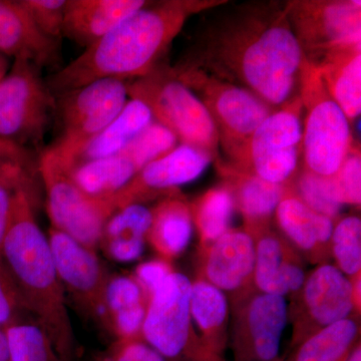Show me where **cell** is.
<instances>
[{"label":"cell","mask_w":361,"mask_h":361,"mask_svg":"<svg viewBox=\"0 0 361 361\" xmlns=\"http://www.w3.org/2000/svg\"><path fill=\"white\" fill-rule=\"evenodd\" d=\"M305 63L285 4H262L238 11L211 30L201 61L190 63L281 108L298 97Z\"/></svg>","instance_id":"6da1fadb"},{"label":"cell","mask_w":361,"mask_h":361,"mask_svg":"<svg viewBox=\"0 0 361 361\" xmlns=\"http://www.w3.org/2000/svg\"><path fill=\"white\" fill-rule=\"evenodd\" d=\"M148 4L56 71L47 84L51 92L61 94L104 78L126 82L145 77L155 70L193 14L222 2L168 0Z\"/></svg>","instance_id":"7a4b0ae2"},{"label":"cell","mask_w":361,"mask_h":361,"mask_svg":"<svg viewBox=\"0 0 361 361\" xmlns=\"http://www.w3.org/2000/svg\"><path fill=\"white\" fill-rule=\"evenodd\" d=\"M30 184L21 185L14 195L0 255L28 312L51 339L59 361H75L77 341L65 289L56 272L49 239L35 219Z\"/></svg>","instance_id":"3957f363"},{"label":"cell","mask_w":361,"mask_h":361,"mask_svg":"<svg viewBox=\"0 0 361 361\" xmlns=\"http://www.w3.org/2000/svg\"><path fill=\"white\" fill-rule=\"evenodd\" d=\"M130 99H139L154 121L172 130L182 144L218 157L219 135L200 99L176 77L172 68H159L127 84Z\"/></svg>","instance_id":"277c9868"},{"label":"cell","mask_w":361,"mask_h":361,"mask_svg":"<svg viewBox=\"0 0 361 361\" xmlns=\"http://www.w3.org/2000/svg\"><path fill=\"white\" fill-rule=\"evenodd\" d=\"M172 71L206 106L217 128L219 142L236 163L252 135L275 110L248 90L193 63Z\"/></svg>","instance_id":"5b68a950"},{"label":"cell","mask_w":361,"mask_h":361,"mask_svg":"<svg viewBox=\"0 0 361 361\" xmlns=\"http://www.w3.org/2000/svg\"><path fill=\"white\" fill-rule=\"evenodd\" d=\"M299 92L305 111L302 128L305 170L332 177L353 146L348 118L330 96L317 66L307 61Z\"/></svg>","instance_id":"8992f818"},{"label":"cell","mask_w":361,"mask_h":361,"mask_svg":"<svg viewBox=\"0 0 361 361\" xmlns=\"http://www.w3.org/2000/svg\"><path fill=\"white\" fill-rule=\"evenodd\" d=\"M39 70L16 59L0 80V144L30 153L44 142L56 99Z\"/></svg>","instance_id":"52a82bcc"},{"label":"cell","mask_w":361,"mask_h":361,"mask_svg":"<svg viewBox=\"0 0 361 361\" xmlns=\"http://www.w3.org/2000/svg\"><path fill=\"white\" fill-rule=\"evenodd\" d=\"M39 170L51 228L96 250L104 224L116 212L111 198H94L85 193L51 149L42 152Z\"/></svg>","instance_id":"ba28073f"},{"label":"cell","mask_w":361,"mask_h":361,"mask_svg":"<svg viewBox=\"0 0 361 361\" xmlns=\"http://www.w3.org/2000/svg\"><path fill=\"white\" fill-rule=\"evenodd\" d=\"M127 82L113 78L94 80L63 92L56 103L61 135L51 147L52 153L66 163L113 122L128 103Z\"/></svg>","instance_id":"9c48e42d"},{"label":"cell","mask_w":361,"mask_h":361,"mask_svg":"<svg viewBox=\"0 0 361 361\" xmlns=\"http://www.w3.org/2000/svg\"><path fill=\"white\" fill-rule=\"evenodd\" d=\"M192 282L173 272L149 296L142 337L166 361H193L207 350L192 327Z\"/></svg>","instance_id":"30bf717a"},{"label":"cell","mask_w":361,"mask_h":361,"mask_svg":"<svg viewBox=\"0 0 361 361\" xmlns=\"http://www.w3.org/2000/svg\"><path fill=\"white\" fill-rule=\"evenodd\" d=\"M302 111L298 96L273 111L252 135L233 169L288 185L302 153Z\"/></svg>","instance_id":"8fae6325"},{"label":"cell","mask_w":361,"mask_h":361,"mask_svg":"<svg viewBox=\"0 0 361 361\" xmlns=\"http://www.w3.org/2000/svg\"><path fill=\"white\" fill-rule=\"evenodd\" d=\"M285 7L306 61L313 65L329 52L361 45L360 1H291Z\"/></svg>","instance_id":"7c38bea8"},{"label":"cell","mask_w":361,"mask_h":361,"mask_svg":"<svg viewBox=\"0 0 361 361\" xmlns=\"http://www.w3.org/2000/svg\"><path fill=\"white\" fill-rule=\"evenodd\" d=\"M47 239L66 295L82 314L97 319L101 313L109 274L96 250L54 228L49 229Z\"/></svg>","instance_id":"4fadbf2b"},{"label":"cell","mask_w":361,"mask_h":361,"mask_svg":"<svg viewBox=\"0 0 361 361\" xmlns=\"http://www.w3.org/2000/svg\"><path fill=\"white\" fill-rule=\"evenodd\" d=\"M288 319L285 297L259 293L245 300L235 323V361H277Z\"/></svg>","instance_id":"5bb4252c"},{"label":"cell","mask_w":361,"mask_h":361,"mask_svg":"<svg viewBox=\"0 0 361 361\" xmlns=\"http://www.w3.org/2000/svg\"><path fill=\"white\" fill-rule=\"evenodd\" d=\"M213 160L207 152L180 144L167 155L142 168L111 197L115 210L177 192L180 186L198 179Z\"/></svg>","instance_id":"9a60e30c"},{"label":"cell","mask_w":361,"mask_h":361,"mask_svg":"<svg viewBox=\"0 0 361 361\" xmlns=\"http://www.w3.org/2000/svg\"><path fill=\"white\" fill-rule=\"evenodd\" d=\"M255 238L246 230H231L207 246L203 273L223 292L241 291L253 280Z\"/></svg>","instance_id":"2e32d148"},{"label":"cell","mask_w":361,"mask_h":361,"mask_svg":"<svg viewBox=\"0 0 361 361\" xmlns=\"http://www.w3.org/2000/svg\"><path fill=\"white\" fill-rule=\"evenodd\" d=\"M0 54L42 68L58 63L59 40L40 32L20 0H0Z\"/></svg>","instance_id":"e0dca14e"},{"label":"cell","mask_w":361,"mask_h":361,"mask_svg":"<svg viewBox=\"0 0 361 361\" xmlns=\"http://www.w3.org/2000/svg\"><path fill=\"white\" fill-rule=\"evenodd\" d=\"M301 295L305 315L316 330L346 319L355 308L353 280L334 265L322 264L312 271Z\"/></svg>","instance_id":"ac0fdd59"},{"label":"cell","mask_w":361,"mask_h":361,"mask_svg":"<svg viewBox=\"0 0 361 361\" xmlns=\"http://www.w3.org/2000/svg\"><path fill=\"white\" fill-rule=\"evenodd\" d=\"M147 4L144 0H68L63 35L87 49Z\"/></svg>","instance_id":"d6986e66"},{"label":"cell","mask_w":361,"mask_h":361,"mask_svg":"<svg viewBox=\"0 0 361 361\" xmlns=\"http://www.w3.org/2000/svg\"><path fill=\"white\" fill-rule=\"evenodd\" d=\"M255 237L253 281L258 290L283 297L300 291L305 273L290 247L272 232L262 231Z\"/></svg>","instance_id":"ffe728a7"},{"label":"cell","mask_w":361,"mask_h":361,"mask_svg":"<svg viewBox=\"0 0 361 361\" xmlns=\"http://www.w3.org/2000/svg\"><path fill=\"white\" fill-rule=\"evenodd\" d=\"M222 171L227 175V186L231 190L235 205L245 220L246 231L255 237L264 231L289 186L273 184L231 167L222 168Z\"/></svg>","instance_id":"44dd1931"},{"label":"cell","mask_w":361,"mask_h":361,"mask_svg":"<svg viewBox=\"0 0 361 361\" xmlns=\"http://www.w3.org/2000/svg\"><path fill=\"white\" fill-rule=\"evenodd\" d=\"M151 223V209L142 204L123 207L106 221L97 247L115 262L137 260L144 252Z\"/></svg>","instance_id":"7402d4cb"},{"label":"cell","mask_w":361,"mask_h":361,"mask_svg":"<svg viewBox=\"0 0 361 361\" xmlns=\"http://www.w3.org/2000/svg\"><path fill=\"white\" fill-rule=\"evenodd\" d=\"M151 211L152 223L147 241L161 259L171 262L186 250L191 241V206L177 191L165 196Z\"/></svg>","instance_id":"603a6c76"},{"label":"cell","mask_w":361,"mask_h":361,"mask_svg":"<svg viewBox=\"0 0 361 361\" xmlns=\"http://www.w3.org/2000/svg\"><path fill=\"white\" fill-rule=\"evenodd\" d=\"M314 66L349 122L355 120L361 111V45L329 52Z\"/></svg>","instance_id":"cb8c5ba5"},{"label":"cell","mask_w":361,"mask_h":361,"mask_svg":"<svg viewBox=\"0 0 361 361\" xmlns=\"http://www.w3.org/2000/svg\"><path fill=\"white\" fill-rule=\"evenodd\" d=\"M275 215L280 229L299 250L317 253L330 245L334 220L311 210L289 187Z\"/></svg>","instance_id":"d4e9b609"},{"label":"cell","mask_w":361,"mask_h":361,"mask_svg":"<svg viewBox=\"0 0 361 361\" xmlns=\"http://www.w3.org/2000/svg\"><path fill=\"white\" fill-rule=\"evenodd\" d=\"M153 122L148 106L139 99H130L113 122L90 140L70 161H59L63 166H68L115 156Z\"/></svg>","instance_id":"484cf974"},{"label":"cell","mask_w":361,"mask_h":361,"mask_svg":"<svg viewBox=\"0 0 361 361\" xmlns=\"http://www.w3.org/2000/svg\"><path fill=\"white\" fill-rule=\"evenodd\" d=\"M190 310L197 325L202 346L210 353L223 355L226 345L229 305L224 292L199 278L192 282Z\"/></svg>","instance_id":"4316f807"},{"label":"cell","mask_w":361,"mask_h":361,"mask_svg":"<svg viewBox=\"0 0 361 361\" xmlns=\"http://www.w3.org/2000/svg\"><path fill=\"white\" fill-rule=\"evenodd\" d=\"M63 167L85 193L101 199H109L118 193L137 173L132 161L122 154Z\"/></svg>","instance_id":"83f0119b"},{"label":"cell","mask_w":361,"mask_h":361,"mask_svg":"<svg viewBox=\"0 0 361 361\" xmlns=\"http://www.w3.org/2000/svg\"><path fill=\"white\" fill-rule=\"evenodd\" d=\"M360 326L346 318L316 330L284 361H341L357 343Z\"/></svg>","instance_id":"f1b7e54d"},{"label":"cell","mask_w":361,"mask_h":361,"mask_svg":"<svg viewBox=\"0 0 361 361\" xmlns=\"http://www.w3.org/2000/svg\"><path fill=\"white\" fill-rule=\"evenodd\" d=\"M190 206L202 245H210L229 231L236 205L227 185L209 190Z\"/></svg>","instance_id":"f546056e"},{"label":"cell","mask_w":361,"mask_h":361,"mask_svg":"<svg viewBox=\"0 0 361 361\" xmlns=\"http://www.w3.org/2000/svg\"><path fill=\"white\" fill-rule=\"evenodd\" d=\"M6 332L11 361H59L51 339L35 320L16 323Z\"/></svg>","instance_id":"4dcf8cb0"},{"label":"cell","mask_w":361,"mask_h":361,"mask_svg":"<svg viewBox=\"0 0 361 361\" xmlns=\"http://www.w3.org/2000/svg\"><path fill=\"white\" fill-rule=\"evenodd\" d=\"M148 305V298L134 276L109 275L104 287L99 320L106 326L118 316Z\"/></svg>","instance_id":"1f68e13d"},{"label":"cell","mask_w":361,"mask_h":361,"mask_svg":"<svg viewBox=\"0 0 361 361\" xmlns=\"http://www.w3.org/2000/svg\"><path fill=\"white\" fill-rule=\"evenodd\" d=\"M178 142L179 140L172 130L154 121L118 154L129 159L139 172L152 161L172 152Z\"/></svg>","instance_id":"d6a6232c"},{"label":"cell","mask_w":361,"mask_h":361,"mask_svg":"<svg viewBox=\"0 0 361 361\" xmlns=\"http://www.w3.org/2000/svg\"><path fill=\"white\" fill-rule=\"evenodd\" d=\"M332 254L336 267L345 276L356 277L361 269V221L356 216H348L337 223L332 232Z\"/></svg>","instance_id":"836d02e7"},{"label":"cell","mask_w":361,"mask_h":361,"mask_svg":"<svg viewBox=\"0 0 361 361\" xmlns=\"http://www.w3.org/2000/svg\"><path fill=\"white\" fill-rule=\"evenodd\" d=\"M295 192L308 208L334 220L338 217L342 205L337 200L331 177L313 174L304 170L297 180Z\"/></svg>","instance_id":"e575fe53"},{"label":"cell","mask_w":361,"mask_h":361,"mask_svg":"<svg viewBox=\"0 0 361 361\" xmlns=\"http://www.w3.org/2000/svg\"><path fill=\"white\" fill-rule=\"evenodd\" d=\"M32 183L30 160L14 161L0 169V249L8 226L16 190Z\"/></svg>","instance_id":"d590c367"},{"label":"cell","mask_w":361,"mask_h":361,"mask_svg":"<svg viewBox=\"0 0 361 361\" xmlns=\"http://www.w3.org/2000/svg\"><path fill=\"white\" fill-rule=\"evenodd\" d=\"M337 200L343 205L360 206L361 202L360 149L353 145L336 175L331 177Z\"/></svg>","instance_id":"8d00e7d4"},{"label":"cell","mask_w":361,"mask_h":361,"mask_svg":"<svg viewBox=\"0 0 361 361\" xmlns=\"http://www.w3.org/2000/svg\"><path fill=\"white\" fill-rule=\"evenodd\" d=\"M30 319L35 320L0 255V327L6 329L16 323Z\"/></svg>","instance_id":"74e56055"},{"label":"cell","mask_w":361,"mask_h":361,"mask_svg":"<svg viewBox=\"0 0 361 361\" xmlns=\"http://www.w3.org/2000/svg\"><path fill=\"white\" fill-rule=\"evenodd\" d=\"M37 28L49 39L63 35L68 0H20Z\"/></svg>","instance_id":"f35d334b"},{"label":"cell","mask_w":361,"mask_h":361,"mask_svg":"<svg viewBox=\"0 0 361 361\" xmlns=\"http://www.w3.org/2000/svg\"><path fill=\"white\" fill-rule=\"evenodd\" d=\"M97 361H166L144 339L116 341Z\"/></svg>","instance_id":"ab89813d"},{"label":"cell","mask_w":361,"mask_h":361,"mask_svg":"<svg viewBox=\"0 0 361 361\" xmlns=\"http://www.w3.org/2000/svg\"><path fill=\"white\" fill-rule=\"evenodd\" d=\"M174 272L171 263L164 259L147 261L135 268L134 278L144 291L147 298L153 294L166 278Z\"/></svg>","instance_id":"60d3db41"},{"label":"cell","mask_w":361,"mask_h":361,"mask_svg":"<svg viewBox=\"0 0 361 361\" xmlns=\"http://www.w3.org/2000/svg\"><path fill=\"white\" fill-rule=\"evenodd\" d=\"M20 153L18 149L0 144V169L11 161L20 159Z\"/></svg>","instance_id":"b9f144b4"},{"label":"cell","mask_w":361,"mask_h":361,"mask_svg":"<svg viewBox=\"0 0 361 361\" xmlns=\"http://www.w3.org/2000/svg\"><path fill=\"white\" fill-rule=\"evenodd\" d=\"M0 361H11L8 339H7L6 329L1 327H0Z\"/></svg>","instance_id":"7bdbcfd3"},{"label":"cell","mask_w":361,"mask_h":361,"mask_svg":"<svg viewBox=\"0 0 361 361\" xmlns=\"http://www.w3.org/2000/svg\"><path fill=\"white\" fill-rule=\"evenodd\" d=\"M341 361H361V346L360 342L356 343L348 355L344 356Z\"/></svg>","instance_id":"ee69618b"},{"label":"cell","mask_w":361,"mask_h":361,"mask_svg":"<svg viewBox=\"0 0 361 361\" xmlns=\"http://www.w3.org/2000/svg\"><path fill=\"white\" fill-rule=\"evenodd\" d=\"M193 361H225L223 355L214 353H205L200 357Z\"/></svg>","instance_id":"f6af8a7d"},{"label":"cell","mask_w":361,"mask_h":361,"mask_svg":"<svg viewBox=\"0 0 361 361\" xmlns=\"http://www.w3.org/2000/svg\"><path fill=\"white\" fill-rule=\"evenodd\" d=\"M9 71V63L8 61H7V56H4V54H0V80H2L7 73V71Z\"/></svg>","instance_id":"bcb514c9"},{"label":"cell","mask_w":361,"mask_h":361,"mask_svg":"<svg viewBox=\"0 0 361 361\" xmlns=\"http://www.w3.org/2000/svg\"><path fill=\"white\" fill-rule=\"evenodd\" d=\"M277 361H284V360H280V358H279V360H278Z\"/></svg>","instance_id":"7dc6e473"}]
</instances>
